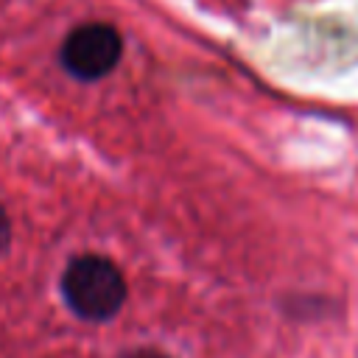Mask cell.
<instances>
[{
    "label": "cell",
    "instance_id": "1",
    "mask_svg": "<svg viewBox=\"0 0 358 358\" xmlns=\"http://www.w3.org/2000/svg\"><path fill=\"white\" fill-rule=\"evenodd\" d=\"M62 296L78 319L106 322L126 302V280L109 257L81 255L62 274Z\"/></svg>",
    "mask_w": 358,
    "mask_h": 358
},
{
    "label": "cell",
    "instance_id": "2",
    "mask_svg": "<svg viewBox=\"0 0 358 358\" xmlns=\"http://www.w3.org/2000/svg\"><path fill=\"white\" fill-rule=\"evenodd\" d=\"M123 53L120 34L106 22H87L70 31L62 45V64L70 76L81 81L103 78L115 70Z\"/></svg>",
    "mask_w": 358,
    "mask_h": 358
},
{
    "label": "cell",
    "instance_id": "3",
    "mask_svg": "<svg viewBox=\"0 0 358 358\" xmlns=\"http://www.w3.org/2000/svg\"><path fill=\"white\" fill-rule=\"evenodd\" d=\"M8 241H11V221H8L6 210L0 207V252L8 246Z\"/></svg>",
    "mask_w": 358,
    "mask_h": 358
},
{
    "label": "cell",
    "instance_id": "4",
    "mask_svg": "<svg viewBox=\"0 0 358 358\" xmlns=\"http://www.w3.org/2000/svg\"><path fill=\"white\" fill-rule=\"evenodd\" d=\"M123 358H168V355H162V352H157V350H134V352H129V355H123Z\"/></svg>",
    "mask_w": 358,
    "mask_h": 358
}]
</instances>
